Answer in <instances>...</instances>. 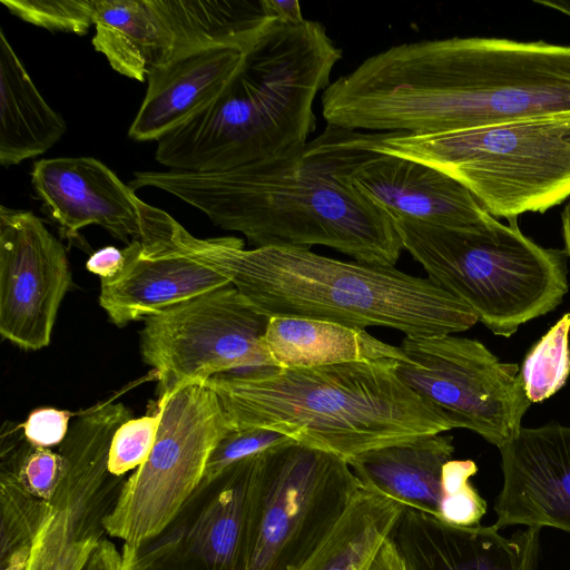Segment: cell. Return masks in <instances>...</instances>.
I'll list each match as a JSON object with an SVG mask.
<instances>
[{"label":"cell","mask_w":570,"mask_h":570,"mask_svg":"<svg viewBox=\"0 0 570 570\" xmlns=\"http://www.w3.org/2000/svg\"><path fill=\"white\" fill-rule=\"evenodd\" d=\"M370 132L326 125L286 156L215 173L135 171L136 190H164L254 247L326 246L358 262L395 266L403 249L391 217L340 175L372 150Z\"/></svg>","instance_id":"cell-2"},{"label":"cell","mask_w":570,"mask_h":570,"mask_svg":"<svg viewBox=\"0 0 570 570\" xmlns=\"http://www.w3.org/2000/svg\"><path fill=\"white\" fill-rule=\"evenodd\" d=\"M4 432V431H3ZM1 438L0 471L7 472L33 497L52 501L66 471L62 454L29 443L23 432L12 438L10 430Z\"/></svg>","instance_id":"cell-28"},{"label":"cell","mask_w":570,"mask_h":570,"mask_svg":"<svg viewBox=\"0 0 570 570\" xmlns=\"http://www.w3.org/2000/svg\"><path fill=\"white\" fill-rule=\"evenodd\" d=\"M365 570H406L391 535L379 548Z\"/></svg>","instance_id":"cell-37"},{"label":"cell","mask_w":570,"mask_h":570,"mask_svg":"<svg viewBox=\"0 0 570 570\" xmlns=\"http://www.w3.org/2000/svg\"><path fill=\"white\" fill-rule=\"evenodd\" d=\"M53 511L50 502L33 497L12 475L0 471V563L31 549Z\"/></svg>","instance_id":"cell-26"},{"label":"cell","mask_w":570,"mask_h":570,"mask_svg":"<svg viewBox=\"0 0 570 570\" xmlns=\"http://www.w3.org/2000/svg\"><path fill=\"white\" fill-rule=\"evenodd\" d=\"M361 489L347 461L335 454L295 441L259 453L247 570H298Z\"/></svg>","instance_id":"cell-8"},{"label":"cell","mask_w":570,"mask_h":570,"mask_svg":"<svg viewBox=\"0 0 570 570\" xmlns=\"http://www.w3.org/2000/svg\"><path fill=\"white\" fill-rule=\"evenodd\" d=\"M289 441L293 440L267 429H233L212 451L199 484H208L233 464Z\"/></svg>","instance_id":"cell-32"},{"label":"cell","mask_w":570,"mask_h":570,"mask_svg":"<svg viewBox=\"0 0 570 570\" xmlns=\"http://www.w3.org/2000/svg\"><path fill=\"white\" fill-rule=\"evenodd\" d=\"M562 222V234L564 240V252L567 256L570 258V200L564 206L561 214Z\"/></svg>","instance_id":"cell-38"},{"label":"cell","mask_w":570,"mask_h":570,"mask_svg":"<svg viewBox=\"0 0 570 570\" xmlns=\"http://www.w3.org/2000/svg\"><path fill=\"white\" fill-rule=\"evenodd\" d=\"M122 250L115 246L102 247L90 255L86 268L100 277V279L115 277L124 267Z\"/></svg>","instance_id":"cell-34"},{"label":"cell","mask_w":570,"mask_h":570,"mask_svg":"<svg viewBox=\"0 0 570 570\" xmlns=\"http://www.w3.org/2000/svg\"><path fill=\"white\" fill-rule=\"evenodd\" d=\"M67 130L41 96L0 29V163L18 165L45 154Z\"/></svg>","instance_id":"cell-23"},{"label":"cell","mask_w":570,"mask_h":570,"mask_svg":"<svg viewBox=\"0 0 570 570\" xmlns=\"http://www.w3.org/2000/svg\"><path fill=\"white\" fill-rule=\"evenodd\" d=\"M70 412L53 407L33 410L21 430L26 440L32 445L51 448L60 445L69 431Z\"/></svg>","instance_id":"cell-33"},{"label":"cell","mask_w":570,"mask_h":570,"mask_svg":"<svg viewBox=\"0 0 570 570\" xmlns=\"http://www.w3.org/2000/svg\"><path fill=\"white\" fill-rule=\"evenodd\" d=\"M271 20L263 0H105L94 47L142 82L150 67L219 46L246 48Z\"/></svg>","instance_id":"cell-10"},{"label":"cell","mask_w":570,"mask_h":570,"mask_svg":"<svg viewBox=\"0 0 570 570\" xmlns=\"http://www.w3.org/2000/svg\"><path fill=\"white\" fill-rule=\"evenodd\" d=\"M163 411L148 459L124 481L102 520L105 533L135 550L176 517L203 480L208 458L233 430L216 393L204 382L158 399Z\"/></svg>","instance_id":"cell-9"},{"label":"cell","mask_w":570,"mask_h":570,"mask_svg":"<svg viewBox=\"0 0 570 570\" xmlns=\"http://www.w3.org/2000/svg\"><path fill=\"white\" fill-rule=\"evenodd\" d=\"M82 570H122V556L116 546L102 538Z\"/></svg>","instance_id":"cell-35"},{"label":"cell","mask_w":570,"mask_h":570,"mask_svg":"<svg viewBox=\"0 0 570 570\" xmlns=\"http://www.w3.org/2000/svg\"><path fill=\"white\" fill-rule=\"evenodd\" d=\"M19 19L49 31L83 36L94 26L95 0H1Z\"/></svg>","instance_id":"cell-29"},{"label":"cell","mask_w":570,"mask_h":570,"mask_svg":"<svg viewBox=\"0 0 570 570\" xmlns=\"http://www.w3.org/2000/svg\"><path fill=\"white\" fill-rule=\"evenodd\" d=\"M570 313H566L528 352L520 379L528 400L542 402L557 393L570 375Z\"/></svg>","instance_id":"cell-27"},{"label":"cell","mask_w":570,"mask_h":570,"mask_svg":"<svg viewBox=\"0 0 570 570\" xmlns=\"http://www.w3.org/2000/svg\"><path fill=\"white\" fill-rule=\"evenodd\" d=\"M163 240L226 276L267 317L389 327L410 337L460 333L478 322L464 303L428 277L392 265L341 261L301 247L247 249L233 236L198 238L175 218L165 224Z\"/></svg>","instance_id":"cell-3"},{"label":"cell","mask_w":570,"mask_h":570,"mask_svg":"<svg viewBox=\"0 0 570 570\" xmlns=\"http://www.w3.org/2000/svg\"><path fill=\"white\" fill-rule=\"evenodd\" d=\"M72 284L66 249L30 210L0 207V334L22 350L49 345Z\"/></svg>","instance_id":"cell-14"},{"label":"cell","mask_w":570,"mask_h":570,"mask_svg":"<svg viewBox=\"0 0 570 570\" xmlns=\"http://www.w3.org/2000/svg\"><path fill=\"white\" fill-rule=\"evenodd\" d=\"M476 472L472 460L452 459L444 465L441 520L456 525L480 524L487 503L470 482Z\"/></svg>","instance_id":"cell-30"},{"label":"cell","mask_w":570,"mask_h":570,"mask_svg":"<svg viewBox=\"0 0 570 570\" xmlns=\"http://www.w3.org/2000/svg\"><path fill=\"white\" fill-rule=\"evenodd\" d=\"M342 50L325 27L271 19L245 48L240 69L215 100L237 167L301 149L315 130L317 94L331 83Z\"/></svg>","instance_id":"cell-7"},{"label":"cell","mask_w":570,"mask_h":570,"mask_svg":"<svg viewBox=\"0 0 570 570\" xmlns=\"http://www.w3.org/2000/svg\"><path fill=\"white\" fill-rule=\"evenodd\" d=\"M268 18L284 23H301L305 20L297 0H263Z\"/></svg>","instance_id":"cell-36"},{"label":"cell","mask_w":570,"mask_h":570,"mask_svg":"<svg viewBox=\"0 0 570 570\" xmlns=\"http://www.w3.org/2000/svg\"><path fill=\"white\" fill-rule=\"evenodd\" d=\"M245 48L219 46L153 66L147 90L128 136L156 140L214 102L240 69Z\"/></svg>","instance_id":"cell-20"},{"label":"cell","mask_w":570,"mask_h":570,"mask_svg":"<svg viewBox=\"0 0 570 570\" xmlns=\"http://www.w3.org/2000/svg\"><path fill=\"white\" fill-rule=\"evenodd\" d=\"M404 509L361 489L331 535L298 570H365Z\"/></svg>","instance_id":"cell-24"},{"label":"cell","mask_w":570,"mask_h":570,"mask_svg":"<svg viewBox=\"0 0 570 570\" xmlns=\"http://www.w3.org/2000/svg\"><path fill=\"white\" fill-rule=\"evenodd\" d=\"M492 525H456L405 508L391 539L406 570H535L540 530L507 537Z\"/></svg>","instance_id":"cell-18"},{"label":"cell","mask_w":570,"mask_h":570,"mask_svg":"<svg viewBox=\"0 0 570 570\" xmlns=\"http://www.w3.org/2000/svg\"><path fill=\"white\" fill-rule=\"evenodd\" d=\"M499 451L503 484L494 502V524L570 533V426H521Z\"/></svg>","instance_id":"cell-15"},{"label":"cell","mask_w":570,"mask_h":570,"mask_svg":"<svg viewBox=\"0 0 570 570\" xmlns=\"http://www.w3.org/2000/svg\"><path fill=\"white\" fill-rule=\"evenodd\" d=\"M395 373L449 420L500 448L521 429L531 402L515 363H503L476 340L405 336Z\"/></svg>","instance_id":"cell-12"},{"label":"cell","mask_w":570,"mask_h":570,"mask_svg":"<svg viewBox=\"0 0 570 570\" xmlns=\"http://www.w3.org/2000/svg\"><path fill=\"white\" fill-rule=\"evenodd\" d=\"M367 146L450 175L509 222L570 197V114L431 135L375 132Z\"/></svg>","instance_id":"cell-6"},{"label":"cell","mask_w":570,"mask_h":570,"mask_svg":"<svg viewBox=\"0 0 570 570\" xmlns=\"http://www.w3.org/2000/svg\"><path fill=\"white\" fill-rule=\"evenodd\" d=\"M263 344L272 366L277 368L404 358L399 346L372 336L365 328L311 318L269 317Z\"/></svg>","instance_id":"cell-22"},{"label":"cell","mask_w":570,"mask_h":570,"mask_svg":"<svg viewBox=\"0 0 570 570\" xmlns=\"http://www.w3.org/2000/svg\"><path fill=\"white\" fill-rule=\"evenodd\" d=\"M327 125L431 135L570 114V45L453 37L390 47L322 94Z\"/></svg>","instance_id":"cell-1"},{"label":"cell","mask_w":570,"mask_h":570,"mask_svg":"<svg viewBox=\"0 0 570 570\" xmlns=\"http://www.w3.org/2000/svg\"><path fill=\"white\" fill-rule=\"evenodd\" d=\"M453 453L452 436L439 433L373 449L347 463L363 490L440 519L443 469Z\"/></svg>","instance_id":"cell-21"},{"label":"cell","mask_w":570,"mask_h":570,"mask_svg":"<svg viewBox=\"0 0 570 570\" xmlns=\"http://www.w3.org/2000/svg\"><path fill=\"white\" fill-rule=\"evenodd\" d=\"M340 177L392 220L470 228L490 215L460 181L415 160L371 151Z\"/></svg>","instance_id":"cell-17"},{"label":"cell","mask_w":570,"mask_h":570,"mask_svg":"<svg viewBox=\"0 0 570 570\" xmlns=\"http://www.w3.org/2000/svg\"><path fill=\"white\" fill-rule=\"evenodd\" d=\"M257 455L199 484L161 532L121 550L122 570H247Z\"/></svg>","instance_id":"cell-13"},{"label":"cell","mask_w":570,"mask_h":570,"mask_svg":"<svg viewBox=\"0 0 570 570\" xmlns=\"http://www.w3.org/2000/svg\"><path fill=\"white\" fill-rule=\"evenodd\" d=\"M122 253V269L112 278L100 279L99 294L100 306L118 327L230 284L217 271L146 232Z\"/></svg>","instance_id":"cell-19"},{"label":"cell","mask_w":570,"mask_h":570,"mask_svg":"<svg viewBox=\"0 0 570 570\" xmlns=\"http://www.w3.org/2000/svg\"><path fill=\"white\" fill-rule=\"evenodd\" d=\"M396 361L262 367L216 374L204 383L233 429L276 431L347 461L452 430L442 412L400 380Z\"/></svg>","instance_id":"cell-4"},{"label":"cell","mask_w":570,"mask_h":570,"mask_svg":"<svg viewBox=\"0 0 570 570\" xmlns=\"http://www.w3.org/2000/svg\"><path fill=\"white\" fill-rule=\"evenodd\" d=\"M403 249L428 278L464 303L494 335L556 309L568 292L564 249L546 248L525 236L517 220L495 217L455 228L393 219Z\"/></svg>","instance_id":"cell-5"},{"label":"cell","mask_w":570,"mask_h":570,"mask_svg":"<svg viewBox=\"0 0 570 570\" xmlns=\"http://www.w3.org/2000/svg\"><path fill=\"white\" fill-rule=\"evenodd\" d=\"M533 2L553 9L570 18V0H533Z\"/></svg>","instance_id":"cell-39"},{"label":"cell","mask_w":570,"mask_h":570,"mask_svg":"<svg viewBox=\"0 0 570 570\" xmlns=\"http://www.w3.org/2000/svg\"><path fill=\"white\" fill-rule=\"evenodd\" d=\"M161 417L163 411L157 405L155 413L130 419L116 430L108 454V470L112 476L121 479L148 459Z\"/></svg>","instance_id":"cell-31"},{"label":"cell","mask_w":570,"mask_h":570,"mask_svg":"<svg viewBox=\"0 0 570 570\" xmlns=\"http://www.w3.org/2000/svg\"><path fill=\"white\" fill-rule=\"evenodd\" d=\"M31 183L60 237L70 245H86L79 230L88 225L101 226L127 245L140 238L144 202L100 160L41 159L32 166Z\"/></svg>","instance_id":"cell-16"},{"label":"cell","mask_w":570,"mask_h":570,"mask_svg":"<svg viewBox=\"0 0 570 570\" xmlns=\"http://www.w3.org/2000/svg\"><path fill=\"white\" fill-rule=\"evenodd\" d=\"M268 320L232 283L147 316L140 353L159 399L216 374L273 367L263 344Z\"/></svg>","instance_id":"cell-11"},{"label":"cell","mask_w":570,"mask_h":570,"mask_svg":"<svg viewBox=\"0 0 570 570\" xmlns=\"http://www.w3.org/2000/svg\"><path fill=\"white\" fill-rule=\"evenodd\" d=\"M104 533L73 510L56 508L40 530L24 570H82Z\"/></svg>","instance_id":"cell-25"}]
</instances>
